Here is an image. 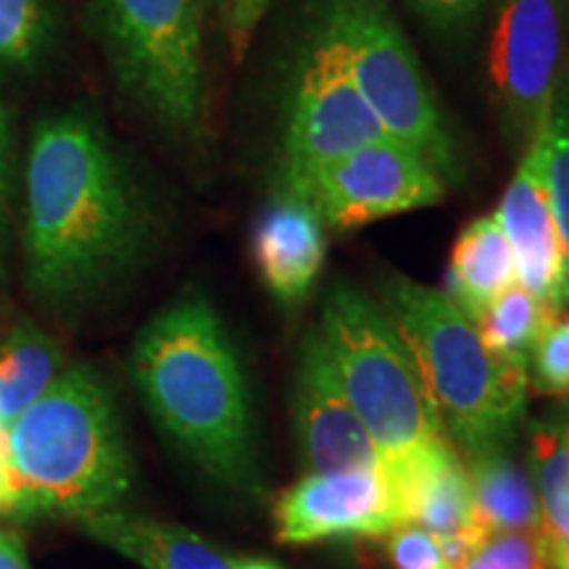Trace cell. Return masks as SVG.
Returning a JSON list of instances; mask_svg holds the SVG:
<instances>
[{
    "label": "cell",
    "instance_id": "cell-1",
    "mask_svg": "<svg viewBox=\"0 0 569 569\" xmlns=\"http://www.w3.org/2000/svg\"><path fill=\"white\" fill-rule=\"evenodd\" d=\"M146 196L98 119L61 111L38 122L24 167L27 288L69 315L117 288L151 246Z\"/></svg>",
    "mask_w": 569,
    "mask_h": 569
},
{
    "label": "cell",
    "instance_id": "cell-2",
    "mask_svg": "<svg viewBox=\"0 0 569 569\" xmlns=\"http://www.w3.org/2000/svg\"><path fill=\"white\" fill-rule=\"evenodd\" d=\"M132 377L161 430L206 478L261 496L246 375L209 298L188 290L142 327Z\"/></svg>",
    "mask_w": 569,
    "mask_h": 569
},
{
    "label": "cell",
    "instance_id": "cell-3",
    "mask_svg": "<svg viewBox=\"0 0 569 569\" xmlns=\"http://www.w3.org/2000/svg\"><path fill=\"white\" fill-rule=\"evenodd\" d=\"M132 461L109 386L74 365L9 427V515L80 519L117 509Z\"/></svg>",
    "mask_w": 569,
    "mask_h": 569
},
{
    "label": "cell",
    "instance_id": "cell-4",
    "mask_svg": "<svg viewBox=\"0 0 569 569\" xmlns=\"http://www.w3.org/2000/svg\"><path fill=\"white\" fill-rule=\"evenodd\" d=\"M380 293L446 432L469 457L507 448L528 398V361L490 351L443 290L390 272Z\"/></svg>",
    "mask_w": 569,
    "mask_h": 569
},
{
    "label": "cell",
    "instance_id": "cell-5",
    "mask_svg": "<svg viewBox=\"0 0 569 569\" xmlns=\"http://www.w3.org/2000/svg\"><path fill=\"white\" fill-rule=\"evenodd\" d=\"M317 336L403 511L409 482L453 448L415 359L386 309L351 282L330 288Z\"/></svg>",
    "mask_w": 569,
    "mask_h": 569
},
{
    "label": "cell",
    "instance_id": "cell-6",
    "mask_svg": "<svg viewBox=\"0 0 569 569\" xmlns=\"http://www.w3.org/2000/svg\"><path fill=\"white\" fill-rule=\"evenodd\" d=\"M315 27L390 138L417 148L446 182L465 174L461 146L388 0H317Z\"/></svg>",
    "mask_w": 569,
    "mask_h": 569
},
{
    "label": "cell",
    "instance_id": "cell-7",
    "mask_svg": "<svg viewBox=\"0 0 569 569\" xmlns=\"http://www.w3.org/2000/svg\"><path fill=\"white\" fill-rule=\"evenodd\" d=\"M119 84L156 124L193 134L206 109L203 0H96Z\"/></svg>",
    "mask_w": 569,
    "mask_h": 569
},
{
    "label": "cell",
    "instance_id": "cell-8",
    "mask_svg": "<svg viewBox=\"0 0 569 569\" xmlns=\"http://www.w3.org/2000/svg\"><path fill=\"white\" fill-rule=\"evenodd\" d=\"M382 138L390 134L356 90L336 46L311 24L284 103L277 188L301 196L330 163Z\"/></svg>",
    "mask_w": 569,
    "mask_h": 569
},
{
    "label": "cell",
    "instance_id": "cell-9",
    "mask_svg": "<svg viewBox=\"0 0 569 569\" xmlns=\"http://www.w3.org/2000/svg\"><path fill=\"white\" fill-rule=\"evenodd\" d=\"M569 69V0H498L488 46V82L509 148L549 124Z\"/></svg>",
    "mask_w": 569,
    "mask_h": 569
},
{
    "label": "cell",
    "instance_id": "cell-10",
    "mask_svg": "<svg viewBox=\"0 0 569 569\" xmlns=\"http://www.w3.org/2000/svg\"><path fill=\"white\" fill-rule=\"evenodd\" d=\"M446 177L417 148L382 138L346 153L306 184V198L325 227L356 230L443 201Z\"/></svg>",
    "mask_w": 569,
    "mask_h": 569
},
{
    "label": "cell",
    "instance_id": "cell-11",
    "mask_svg": "<svg viewBox=\"0 0 569 569\" xmlns=\"http://www.w3.org/2000/svg\"><path fill=\"white\" fill-rule=\"evenodd\" d=\"M277 540H317L367 536L382 538L403 519L401 503L382 472L306 475L274 507Z\"/></svg>",
    "mask_w": 569,
    "mask_h": 569
},
{
    "label": "cell",
    "instance_id": "cell-12",
    "mask_svg": "<svg viewBox=\"0 0 569 569\" xmlns=\"http://www.w3.org/2000/svg\"><path fill=\"white\" fill-rule=\"evenodd\" d=\"M293 425L309 475L382 472V457L340 388L317 330L306 338L296 377Z\"/></svg>",
    "mask_w": 569,
    "mask_h": 569
},
{
    "label": "cell",
    "instance_id": "cell-13",
    "mask_svg": "<svg viewBox=\"0 0 569 569\" xmlns=\"http://www.w3.org/2000/svg\"><path fill=\"white\" fill-rule=\"evenodd\" d=\"M496 222L507 234L517 264V282L543 298L551 309H569V269L553 224L543 184V132L519 156V167L503 190Z\"/></svg>",
    "mask_w": 569,
    "mask_h": 569
},
{
    "label": "cell",
    "instance_id": "cell-14",
    "mask_svg": "<svg viewBox=\"0 0 569 569\" xmlns=\"http://www.w3.org/2000/svg\"><path fill=\"white\" fill-rule=\"evenodd\" d=\"M253 261L277 301L293 306L309 296L322 272L325 222L306 198L277 190L253 227Z\"/></svg>",
    "mask_w": 569,
    "mask_h": 569
},
{
    "label": "cell",
    "instance_id": "cell-15",
    "mask_svg": "<svg viewBox=\"0 0 569 569\" xmlns=\"http://www.w3.org/2000/svg\"><path fill=\"white\" fill-rule=\"evenodd\" d=\"M77 525L84 536L146 569H238L240 565L196 532L119 507L84 517Z\"/></svg>",
    "mask_w": 569,
    "mask_h": 569
},
{
    "label": "cell",
    "instance_id": "cell-16",
    "mask_svg": "<svg viewBox=\"0 0 569 569\" xmlns=\"http://www.w3.org/2000/svg\"><path fill=\"white\" fill-rule=\"evenodd\" d=\"M517 282V264L496 217L472 219L459 232L448 264V298L478 322L482 311Z\"/></svg>",
    "mask_w": 569,
    "mask_h": 569
},
{
    "label": "cell",
    "instance_id": "cell-17",
    "mask_svg": "<svg viewBox=\"0 0 569 569\" xmlns=\"http://www.w3.org/2000/svg\"><path fill=\"white\" fill-rule=\"evenodd\" d=\"M467 472L475 536L493 530H543L538 488L507 457V448L472 457Z\"/></svg>",
    "mask_w": 569,
    "mask_h": 569
},
{
    "label": "cell",
    "instance_id": "cell-18",
    "mask_svg": "<svg viewBox=\"0 0 569 569\" xmlns=\"http://www.w3.org/2000/svg\"><path fill=\"white\" fill-rule=\"evenodd\" d=\"M63 351L30 319H19L0 343V419L11 427L63 375Z\"/></svg>",
    "mask_w": 569,
    "mask_h": 569
},
{
    "label": "cell",
    "instance_id": "cell-19",
    "mask_svg": "<svg viewBox=\"0 0 569 569\" xmlns=\"http://www.w3.org/2000/svg\"><path fill=\"white\" fill-rule=\"evenodd\" d=\"M403 517L432 536L472 530L469 472L453 448L430 461L403 493Z\"/></svg>",
    "mask_w": 569,
    "mask_h": 569
},
{
    "label": "cell",
    "instance_id": "cell-20",
    "mask_svg": "<svg viewBox=\"0 0 569 569\" xmlns=\"http://www.w3.org/2000/svg\"><path fill=\"white\" fill-rule=\"evenodd\" d=\"M557 315L561 311L551 309L543 298L530 293L525 284L515 282L482 311L475 325H478L482 343L496 356L530 361L532 348Z\"/></svg>",
    "mask_w": 569,
    "mask_h": 569
},
{
    "label": "cell",
    "instance_id": "cell-21",
    "mask_svg": "<svg viewBox=\"0 0 569 569\" xmlns=\"http://www.w3.org/2000/svg\"><path fill=\"white\" fill-rule=\"evenodd\" d=\"M532 472L543 511V536L553 543H569V425L536 432Z\"/></svg>",
    "mask_w": 569,
    "mask_h": 569
},
{
    "label": "cell",
    "instance_id": "cell-22",
    "mask_svg": "<svg viewBox=\"0 0 569 569\" xmlns=\"http://www.w3.org/2000/svg\"><path fill=\"white\" fill-rule=\"evenodd\" d=\"M53 42L48 0H0V71H27Z\"/></svg>",
    "mask_w": 569,
    "mask_h": 569
},
{
    "label": "cell",
    "instance_id": "cell-23",
    "mask_svg": "<svg viewBox=\"0 0 569 569\" xmlns=\"http://www.w3.org/2000/svg\"><path fill=\"white\" fill-rule=\"evenodd\" d=\"M543 184L569 269V69L543 130Z\"/></svg>",
    "mask_w": 569,
    "mask_h": 569
},
{
    "label": "cell",
    "instance_id": "cell-24",
    "mask_svg": "<svg viewBox=\"0 0 569 569\" xmlns=\"http://www.w3.org/2000/svg\"><path fill=\"white\" fill-rule=\"evenodd\" d=\"M461 569H551V543L543 530L482 532Z\"/></svg>",
    "mask_w": 569,
    "mask_h": 569
},
{
    "label": "cell",
    "instance_id": "cell-25",
    "mask_svg": "<svg viewBox=\"0 0 569 569\" xmlns=\"http://www.w3.org/2000/svg\"><path fill=\"white\" fill-rule=\"evenodd\" d=\"M528 372L538 393L569 398V309L546 327L530 353Z\"/></svg>",
    "mask_w": 569,
    "mask_h": 569
},
{
    "label": "cell",
    "instance_id": "cell-26",
    "mask_svg": "<svg viewBox=\"0 0 569 569\" xmlns=\"http://www.w3.org/2000/svg\"><path fill=\"white\" fill-rule=\"evenodd\" d=\"M417 17L446 40H461L486 21L498 0H407Z\"/></svg>",
    "mask_w": 569,
    "mask_h": 569
},
{
    "label": "cell",
    "instance_id": "cell-27",
    "mask_svg": "<svg viewBox=\"0 0 569 569\" xmlns=\"http://www.w3.org/2000/svg\"><path fill=\"white\" fill-rule=\"evenodd\" d=\"M386 553L396 569H451L430 530L401 522L386 532Z\"/></svg>",
    "mask_w": 569,
    "mask_h": 569
},
{
    "label": "cell",
    "instance_id": "cell-28",
    "mask_svg": "<svg viewBox=\"0 0 569 569\" xmlns=\"http://www.w3.org/2000/svg\"><path fill=\"white\" fill-rule=\"evenodd\" d=\"M227 6V38H230L232 59L240 61L251 46L256 27L269 9V0H224Z\"/></svg>",
    "mask_w": 569,
    "mask_h": 569
},
{
    "label": "cell",
    "instance_id": "cell-29",
    "mask_svg": "<svg viewBox=\"0 0 569 569\" xmlns=\"http://www.w3.org/2000/svg\"><path fill=\"white\" fill-rule=\"evenodd\" d=\"M9 193H11V124H9V113H6L3 106H0V274H3Z\"/></svg>",
    "mask_w": 569,
    "mask_h": 569
},
{
    "label": "cell",
    "instance_id": "cell-30",
    "mask_svg": "<svg viewBox=\"0 0 569 569\" xmlns=\"http://www.w3.org/2000/svg\"><path fill=\"white\" fill-rule=\"evenodd\" d=\"M0 569H30L19 532L0 530Z\"/></svg>",
    "mask_w": 569,
    "mask_h": 569
},
{
    "label": "cell",
    "instance_id": "cell-31",
    "mask_svg": "<svg viewBox=\"0 0 569 569\" xmlns=\"http://www.w3.org/2000/svg\"><path fill=\"white\" fill-rule=\"evenodd\" d=\"M0 515H9V427L0 419Z\"/></svg>",
    "mask_w": 569,
    "mask_h": 569
},
{
    "label": "cell",
    "instance_id": "cell-32",
    "mask_svg": "<svg viewBox=\"0 0 569 569\" xmlns=\"http://www.w3.org/2000/svg\"><path fill=\"white\" fill-rule=\"evenodd\" d=\"M551 543V569H569V543Z\"/></svg>",
    "mask_w": 569,
    "mask_h": 569
},
{
    "label": "cell",
    "instance_id": "cell-33",
    "mask_svg": "<svg viewBox=\"0 0 569 569\" xmlns=\"http://www.w3.org/2000/svg\"><path fill=\"white\" fill-rule=\"evenodd\" d=\"M238 569H280V567L272 565V561L259 559V561H240Z\"/></svg>",
    "mask_w": 569,
    "mask_h": 569
}]
</instances>
